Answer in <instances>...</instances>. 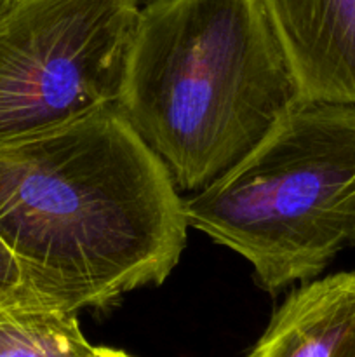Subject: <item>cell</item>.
Segmentation results:
<instances>
[{"mask_svg":"<svg viewBox=\"0 0 355 357\" xmlns=\"http://www.w3.org/2000/svg\"><path fill=\"white\" fill-rule=\"evenodd\" d=\"M187 230L169 169L117 105L0 143V236L49 303L106 310L160 286Z\"/></svg>","mask_w":355,"mask_h":357,"instance_id":"obj_1","label":"cell"},{"mask_svg":"<svg viewBox=\"0 0 355 357\" xmlns=\"http://www.w3.org/2000/svg\"><path fill=\"white\" fill-rule=\"evenodd\" d=\"M301 100L261 0H146L115 105L178 190L198 192Z\"/></svg>","mask_w":355,"mask_h":357,"instance_id":"obj_2","label":"cell"},{"mask_svg":"<svg viewBox=\"0 0 355 357\" xmlns=\"http://www.w3.org/2000/svg\"><path fill=\"white\" fill-rule=\"evenodd\" d=\"M188 227L277 295L355 248V105L301 100L237 166L183 199Z\"/></svg>","mask_w":355,"mask_h":357,"instance_id":"obj_3","label":"cell"},{"mask_svg":"<svg viewBox=\"0 0 355 357\" xmlns=\"http://www.w3.org/2000/svg\"><path fill=\"white\" fill-rule=\"evenodd\" d=\"M146 0H17L0 17V143L117 103Z\"/></svg>","mask_w":355,"mask_h":357,"instance_id":"obj_4","label":"cell"},{"mask_svg":"<svg viewBox=\"0 0 355 357\" xmlns=\"http://www.w3.org/2000/svg\"><path fill=\"white\" fill-rule=\"evenodd\" d=\"M303 100L355 105V0H261Z\"/></svg>","mask_w":355,"mask_h":357,"instance_id":"obj_5","label":"cell"},{"mask_svg":"<svg viewBox=\"0 0 355 357\" xmlns=\"http://www.w3.org/2000/svg\"><path fill=\"white\" fill-rule=\"evenodd\" d=\"M247 357H355V274L294 289Z\"/></svg>","mask_w":355,"mask_h":357,"instance_id":"obj_6","label":"cell"},{"mask_svg":"<svg viewBox=\"0 0 355 357\" xmlns=\"http://www.w3.org/2000/svg\"><path fill=\"white\" fill-rule=\"evenodd\" d=\"M79 314L49 303L26 284L0 296V357H87Z\"/></svg>","mask_w":355,"mask_h":357,"instance_id":"obj_7","label":"cell"},{"mask_svg":"<svg viewBox=\"0 0 355 357\" xmlns=\"http://www.w3.org/2000/svg\"><path fill=\"white\" fill-rule=\"evenodd\" d=\"M24 284L19 260L0 236V296Z\"/></svg>","mask_w":355,"mask_h":357,"instance_id":"obj_8","label":"cell"},{"mask_svg":"<svg viewBox=\"0 0 355 357\" xmlns=\"http://www.w3.org/2000/svg\"><path fill=\"white\" fill-rule=\"evenodd\" d=\"M87 357H134L131 354H127L125 351H120V349H111V347H94L93 352H90Z\"/></svg>","mask_w":355,"mask_h":357,"instance_id":"obj_9","label":"cell"},{"mask_svg":"<svg viewBox=\"0 0 355 357\" xmlns=\"http://www.w3.org/2000/svg\"><path fill=\"white\" fill-rule=\"evenodd\" d=\"M16 2L17 0H0V17H2Z\"/></svg>","mask_w":355,"mask_h":357,"instance_id":"obj_10","label":"cell"}]
</instances>
